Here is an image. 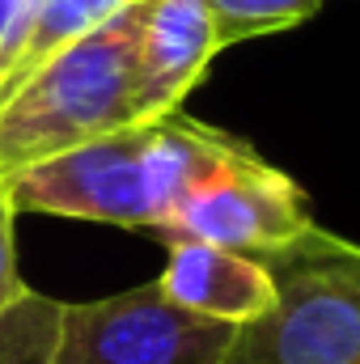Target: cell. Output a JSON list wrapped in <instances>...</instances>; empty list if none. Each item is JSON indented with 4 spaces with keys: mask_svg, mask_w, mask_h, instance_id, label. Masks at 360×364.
Here are the masks:
<instances>
[{
    "mask_svg": "<svg viewBox=\"0 0 360 364\" xmlns=\"http://www.w3.org/2000/svg\"><path fill=\"white\" fill-rule=\"evenodd\" d=\"M34 13H38V0H0V81L17 60Z\"/></svg>",
    "mask_w": 360,
    "mask_h": 364,
    "instance_id": "12",
    "label": "cell"
},
{
    "mask_svg": "<svg viewBox=\"0 0 360 364\" xmlns=\"http://www.w3.org/2000/svg\"><path fill=\"white\" fill-rule=\"evenodd\" d=\"M149 237L166 246L174 242L221 246L263 267L335 242V233H327L314 220L309 195L288 174L268 166L255 149H242L208 182H199Z\"/></svg>",
    "mask_w": 360,
    "mask_h": 364,
    "instance_id": "4",
    "label": "cell"
},
{
    "mask_svg": "<svg viewBox=\"0 0 360 364\" xmlns=\"http://www.w3.org/2000/svg\"><path fill=\"white\" fill-rule=\"evenodd\" d=\"M13 220H17V208L9 199V186L0 182V314L26 292V279L17 272V237H13Z\"/></svg>",
    "mask_w": 360,
    "mask_h": 364,
    "instance_id": "11",
    "label": "cell"
},
{
    "mask_svg": "<svg viewBox=\"0 0 360 364\" xmlns=\"http://www.w3.org/2000/svg\"><path fill=\"white\" fill-rule=\"evenodd\" d=\"M157 288L174 305L225 326H246L275 305L271 267L203 242H174L157 275Z\"/></svg>",
    "mask_w": 360,
    "mask_h": 364,
    "instance_id": "7",
    "label": "cell"
},
{
    "mask_svg": "<svg viewBox=\"0 0 360 364\" xmlns=\"http://www.w3.org/2000/svg\"><path fill=\"white\" fill-rule=\"evenodd\" d=\"M132 0H38V13L30 21V34L13 60V68L0 81V106L21 90L55 51L73 47L77 38L93 34L97 26H106L115 13H123Z\"/></svg>",
    "mask_w": 360,
    "mask_h": 364,
    "instance_id": "8",
    "label": "cell"
},
{
    "mask_svg": "<svg viewBox=\"0 0 360 364\" xmlns=\"http://www.w3.org/2000/svg\"><path fill=\"white\" fill-rule=\"evenodd\" d=\"M60 309L64 301L26 288L0 314V364H60Z\"/></svg>",
    "mask_w": 360,
    "mask_h": 364,
    "instance_id": "9",
    "label": "cell"
},
{
    "mask_svg": "<svg viewBox=\"0 0 360 364\" xmlns=\"http://www.w3.org/2000/svg\"><path fill=\"white\" fill-rule=\"evenodd\" d=\"M275 305L233 331L221 364H360V246L335 237L271 267Z\"/></svg>",
    "mask_w": 360,
    "mask_h": 364,
    "instance_id": "3",
    "label": "cell"
},
{
    "mask_svg": "<svg viewBox=\"0 0 360 364\" xmlns=\"http://www.w3.org/2000/svg\"><path fill=\"white\" fill-rule=\"evenodd\" d=\"M238 326L174 305L157 279L60 309V364H221Z\"/></svg>",
    "mask_w": 360,
    "mask_h": 364,
    "instance_id": "5",
    "label": "cell"
},
{
    "mask_svg": "<svg viewBox=\"0 0 360 364\" xmlns=\"http://www.w3.org/2000/svg\"><path fill=\"white\" fill-rule=\"evenodd\" d=\"M208 9H212L221 47H233V43L280 34L309 21L322 9V0H208Z\"/></svg>",
    "mask_w": 360,
    "mask_h": 364,
    "instance_id": "10",
    "label": "cell"
},
{
    "mask_svg": "<svg viewBox=\"0 0 360 364\" xmlns=\"http://www.w3.org/2000/svg\"><path fill=\"white\" fill-rule=\"evenodd\" d=\"M216 51L225 47L208 0H149L136 38V119L153 123L182 110Z\"/></svg>",
    "mask_w": 360,
    "mask_h": 364,
    "instance_id": "6",
    "label": "cell"
},
{
    "mask_svg": "<svg viewBox=\"0 0 360 364\" xmlns=\"http://www.w3.org/2000/svg\"><path fill=\"white\" fill-rule=\"evenodd\" d=\"M242 149L250 144L174 110L17 174L9 182V199L17 212L153 233L199 182H208Z\"/></svg>",
    "mask_w": 360,
    "mask_h": 364,
    "instance_id": "1",
    "label": "cell"
},
{
    "mask_svg": "<svg viewBox=\"0 0 360 364\" xmlns=\"http://www.w3.org/2000/svg\"><path fill=\"white\" fill-rule=\"evenodd\" d=\"M149 0H132L106 26L55 51L0 106V182L136 119V38Z\"/></svg>",
    "mask_w": 360,
    "mask_h": 364,
    "instance_id": "2",
    "label": "cell"
}]
</instances>
